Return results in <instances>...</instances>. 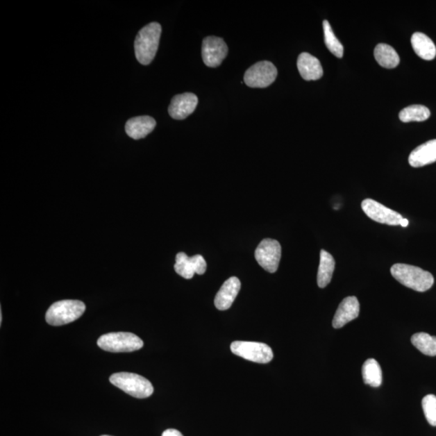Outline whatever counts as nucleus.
<instances>
[{
    "label": "nucleus",
    "instance_id": "nucleus-27",
    "mask_svg": "<svg viewBox=\"0 0 436 436\" xmlns=\"http://www.w3.org/2000/svg\"><path fill=\"white\" fill-rule=\"evenodd\" d=\"M408 225L409 221L408 219H405V218H403V219L401 221V226L403 227H408Z\"/></svg>",
    "mask_w": 436,
    "mask_h": 436
},
{
    "label": "nucleus",
    "instance_id": "nucleus-13",
    "mask_svg": "<svg viewBox=\"0 0 436 436\" xmlns=\"http://www.w3.org/2000/svg\"><path fill=\"white\" fill-rule=\"evenodd\" d=\"M359 314L360 303L358 299L355 296L346 297L337 310L332 325L335 329L342 328L351 321L358 319Z\"/></svg>",
    "mask_w": 436,
    "mask_h": 436
},
{
    "label": "nucleus",
    "instance_id": "nucleus-7",
    "mask_svg": "<svg viewBox=\"0 0 436 436\" xmlns=\"http://www.w3.org/2000/svg\"><path fill=\"white\" fill-rule=\"evenodd\" d=\"M255 257L262 269L274 274L278 269L281 258L280 242L271 239L262 240L255 250Z\"/></svg>",
    "mask_w": 436,
    "mask_h": 436
},
{
    "label": "nucleus",
    "instance_id": "nucleus-24",
    "mask_svg": "<svg viewBox=\"0 0 436 436\" xmlns=\"http://www.w3.org/2000/svg\"><path fill=\"white\" fill-rule=\"evenodd\" d=\"M325 43L329 51L337 58H343L344 47L343 44L336 37L333 31L328 22L324 21L323 23Z\"/></svg>",
    "mask_w": 436,
    "mask_h": 436
},
{
    "label": "nucleus",
    "instance_id": "nucleus-12",
    "mask_svg": "<svg viewBox=\"0 0 436 436\" xmlns=\"http://www.w3.org/2000/svg\"><path fill=\"white\" fill-rule=\"evenodd\" d=\"M198 98L193 93H183L173 97L168 112L176 120H183L195 111Z\"/></svg>",
    "mask_w": 436,
    "mask_h": 436
},
{
    "label": "nucleus",
    "instance_id": "nucleus-9",
    "mask_svg": "<svg viewBox=\"0 0 436 436\" xmlns=\"http://www.w3.org/2000/svg\"><path fill=\"white\" fill-rule=\"evenodd\" d=\"M365 215L380 224L399 226L403 219L399 212L389 209L380 203L371 199H366L361 204Z\"/></svg>",
    "mask_w": 436,
    "mask_h": 436
},
{
    "label": "nucleus",
    "instance_id": "nucleus-21",
    "mask_svg": "<svg viewBox=\"0 0 436 436\" xmlns=\"http://www.w3.org/2000/svg\"><path fill=\"white\" fill-rule=\"evenodd\" d=\"M362 376L364 383L371 387H379L383 384V371L378 361L374 359L365 361L362 368Z\"/></svg>",
    "mask_w": 436,
    "mask_h": 436
},
{
    "label": "nucleus",
    "instance_id": "nucleus-20",
    "mask_svg": "<svg viewBox=\"0 0 436 436\" xmlns=\"http://www.w3.org/2000/svg\"><path fill=\"white\" fill-rule=\"evenodd\" d=\"M374 57L379 65L392 69L399 66L400 58L395 49L387 44H379L376 47Z\"/></svg>",
    "mask_w": 436,
    "mask_h": 436
},
{
    "label": "nucleus",
    "instance_id": "nucleus-8",
    "mask_svg": "<svg viewBox=\"0 0 436 436\" xmlns=\"http://www.w3.org/2000/svg\"><path fill=\"white\" fill-rule=\"evenodd\" d=\"M277 73V69L271 62H257L246 72L244 82L250 87L265 88L276 81Z\"/></svg>",
    "mask_w": 436,
    "mask_h": 436
},
{
    "label": "nucleus",
    "instance_id": "nucleus-16",
    "mask_svg": "<svg viewBox=\"0 0 436 436\" xmlns=\"http://www.w3.org/2000/svg\"><path fill=\"white\" fill-rule=\"evenodd\" d=\"M156 126L155 119L149 116L130 119L126 124V132L133 140H138L146 137Z\"/></svg>",
    "mask_w": 436,
    "mask_h": 436
},
{
    "label": "nucleus",
    "instance_id": "nucleus-2",
    "mask_svg": "<svg viewBox=\"0 0 436 436\" xmlns=\"http://www.w3.org/2000/svg\"><path fill=\"white\" fill-rule=\"evenodd\" d=\"M161 33V26L156 22L147 24L138 33L135 42V56L142 65H149L155 58Z\"/></svg>",
    "mask_w": 436,
    "mask_h": 436
},
{
    "label": "nucleus",
    "instance_id": "nucleus-18",
    "mask_svg": "<svg viewBox=\"0 0 436 436\" xmlns=\"http://www.w3.org/2000/svg\"><path fill=\"white\" fill-rule=\"evenodd\" d=\"M411 44L417 56L430 61L435 58L436 47L432 39L422 33H415L411 37Z\"/></svg>",
    "mask_w": 436,
    "mask_h": 436
},
{
    "label": "nucleus",
    "instance_id": "nucleus-6",
    "mask_svg": "<svg viewBox=\"0 0 436 436\" xmlns=\"http://www.w3.org/2000/svg\"><path fill=\"white\" fill-rule=\"evenodd\" d=\"M230 349L235 355L255 363L267 364L274 359V351L270 346L257 342L235 341Z\"/></svg>",
    "mask_w": 436,
    "mask_h": 436
},
{
    "label": "nucleus",
    "instance_id": "nucleus-25",
    "mask_svg": "<svg viewBox=\"0 0 436 436\" xmlns=\"http://www.w3.org/2000/svg\"><path fill=\"white\" fill-rule=\"evenodd\" d=\"M422 405L426 419L430 425L436 427V396L429 394L422 401Z\"/></svg>",
    "mask_w": 436,
    "mask_h": 436
},
{
    "label": "nucleus",
    "instance_id": "nucleus-10",
    "mask_svg": "<svg viewBox=\"0 0 436 436\" xmlns=\"http://www.w3.org/2000/svg\"><path fill=\"white\" fill-rule=\"evenodd\" d=\"M228 53L227 44L224 40L214 36L204 39L202 44L203 61L207 67L220 66Z\"/></svg>",
    "mask_w": 436,
    "mask_h": 436
},
{
    "label": "nucleus",
    "instance_id": "nucleus-19",
    "mask_svg": "<svg viewBox=\"0 0 436 436\" xmlns=\"http://www.w3.org/2000/svg\"><path fill=\"white\" fill-rule=\"evenodd\" d=\"M335 267V261L329 252L321 250L318 271V285L324 289L330 283Z\"/></svg>",
    "mask_w": 436,
    "mask_h": 436
},
{
    "label": "nucleus",
    "instance_id": "nucleus-4",
    "mask_svg": "<svg viewBox=\"0 0 436 436\" xmlns=\"http://www.w3.org/2000/svg\"><path fill=\"white\" fill-rule=\"evenodd\" d=\"M110 383L124 392L136 399H146L153 393L150 380L143 376L131 373L114 374L109 378Z\"/></svg>",
    "mask_w": 436,
    "mask_h": 436
},
{
    "label": "nucleus",
    "instance_id": "nucleus-11",
    "mask_svg": "<svg viewBox=\"0 0 436 436\" xmlns=\"http://www.w3.org/2000/svg\"><path fill=\"white\" fill-rule=\"evenodd\" d=\"M174 269L178 275L190 280L195 274H205L207 264L204 258L201 255L188 257L185 252H181L176 255Z\"/></svg>",
    "mask_w": 436,
    "mask_h": 436
},
{
    "label": "nucleus",
    "instance_id": "nucleus-26",
    "mask_svg": "<svg viewBox=\"0 0 436 436\" xmlns=\"http://www.w3.org/2000/svg\"><path fill=\"white\" fill-rule=\"evenodd\" d=\"M162 436H183L179 430L176 429H167L162 433Z\"/></svg>",
    "mask_w": 436,
    "mask_h": 436
},
{
    "label": "nucleus",
    "instance_id": "nucleus-17",
    "mask_svg": "<svg viewBox=\"0 0 436 436\" xmlns=\"http://www.w3.org/2000/svg\"><path fill=\"white\" fill-rule=\"evenodd\" d=\"M436 162V140H430L415 148L410 153L409 163L411 167H421Z\"/></svg>",
    "mask_w": 436,
    "mask_h": 436
},
{
    "label": "nucleus",
    "instance_id": "nucleus-14",
    "mask_svg": "<svg viewBox=\"0 0 436 436\" xmlns=\"http://www.w3.org/2000/svg\"><path fill=\"white\" fill-rule=\"evenodd\" d=\"M241 289V282L235 276L224 282L215 300L216 308L219 310L230 309Z\"/></svg>",
    "mask_w": 436,
    "mask_h": 436
},
{
    "label": "nucleus",
    "instance_id": "nucleus-5",
    "mask_svg": "<svg viewBox=\"0 0 436 436\" xmlns=\"http://www.w3.org/2000/svg\"><path fill=\"white\" fill-rule=\"evenodd\" d=\"M97 344L103 350L110 353H132L140 350L143 341L135 334L128 332H112L103 335L97 341Z\"/></svg>",
    "mask_w": 436,
    "mask_h": 436
},
{
    "label": "nucleus",
    "instance_id": "nucleus-28",
    "mask_svg": "<svg viewBox=\"0 0 436 436\" xmlns=\"http://www.w3.org/2000/svg\"><path fill=\"white\" fill-rule=\"evenodd\" d=\"M101 436H111V435H101Z\"/></svg>",
    "mask_w": 436,
    "mask_h": 436
},
{
    "label": "nucleus",
    "instance_id": "nucleus-1",
    "mask_svg": "<svg viewBox=\"0 0 436 436\" xmlns=\"http://www.w3.org/2000/svg\"><path fill=\"white\" fill-rule=\"evenodd\" d=\"M391 274L400 284L417 292L429 290L434 285V277L429 271L420 267L405 264H396L391 267Z\"/></svg>",
    "mask_w": 436,
    "mask_h": 436
},
{
    "label": "nucleus",
    "instance_id": "nucleus-15",
    "mask_svg": "<svg viewBox=\"0 0 436 436\" xmlns=\"http://www.w3.org/2000/svg\"><path fill=\"white\" fill-rule=\"evenodd\" d=\"M297 68L306 81H318L324 76V69L318 58L308 53H302L297 59Z\"/></svg>",
    "mask_w": 436,
    "mask_h": 436
},
{
    "label": "nucleus",
    "instance_id": "nucleus-22",
    "mask_svg": "<svg viewBox=\"0 0 436 436\" xmlns=\"http://www.w3.org/2000/svg\"><path fill=\"white\" fill-rule=\"evenodd\" d=\"M411 343L421 353L428 356L436 355V337L427 333L414 334L411 338Z\"/></svg>",
    "mask_w": 436,
    "mask_h": 436
},
{
    "label": "nucleus",
    "instance_id": "nucleus-23",
    "mask_svg": "<svg viewBox=\"0 0 436 436\" xmlns=\"http://www.w3.org/2000/svg\"><path fill=\"white\" fill-rule=\"evenodd\" d=\"M430 116V112L424 106H411L403 109L399 113L400 120L408 123L411 121H424Z\"/></svg>",
    "mask_w": 436,
    "mask_h": 436
},
{
    "label": "nucleus",
    "instance_id": "nucleus-3",
    "mask_svg": "<svg viewBox=\"0 0 436 436\" xmlns=\"http://www.w3.org/2000/svg\"><path fill=\"white\" fill-rule=\"evenodd\" d=\"M86 305L77 300H63L53 303L47 312L46 320L51 326H62L81 318Z\"/></svg>",
    "mask_w": 436,
    "mask_h": 436
}]
</instances>
